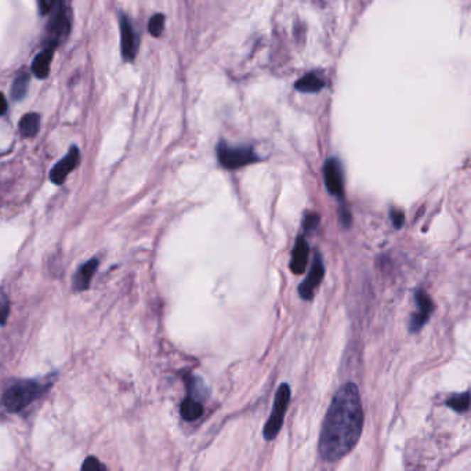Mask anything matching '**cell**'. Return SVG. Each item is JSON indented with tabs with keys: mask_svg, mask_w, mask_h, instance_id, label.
Wrapping results in <instances>:
<instances>
[{
	"mask_svg": "<svg viewBox=\"0 0 471 471\" xmlns=\"http://www.w3.org/2000/svg\"><path fill=\"white\" fill-rule=\"evenodd\" d=\"M447 405L456 412H466L470 405V396H469V393L453 396L448 399Z\"/></svg>",
	"mask_w": 471,
	"mask_h": 471,
	"instance_id": "18",
	"label": "cell"
},
{
	"mask_svg": "<svg viewBox=\"0 0 471 471\" xmlns=\"http://www.w3.org/2000/svg\"><path fill=\"white\" fill-rule=\"evenodd\" d=\"M415 298H416V303H418V305H419V313H418V314H413V317H412V320H411L409 330H411L412 333L419 332L423 326L426 325V323L430 320V315H431L433 311H434L433 300L430 298V296H428L423 289L416 291Z\"/></svg>",
	"mask_w": 471,
	"mask_h": 471,
	"instance_id": "10",
	"label": "cell"
},
{
	"mask_svg": "<svg viewBox=\"0 0 471 471\" xmlns=\"http://www.w3.org/2000/svg\"><path fill=\"white\" fill-rule=\"evenodd\" d=\"M121 26V51L124 61H133L137 55L139 49V36L134 32V28L126 16L119 18Z\"/></svg>",
	"mask_w": 471,
	"mask_h": 471,
	"instance_id": "8",
	"label": "cell"
},
{
	"mask_svg": "<svg viewBox=\"0 0 471 471\" xmlns=\"http://www.w3.org/2000/svg\"><path fill=\"white\" fill-rule=\"evenodd\" d=\"M308 253H310V248L307 244V239L300 235L296 241V245L292 251V259H291V270L292 273L300 274L305 271V267L308 264Z\"/></svg>",
	"mask_w": 471,
	"mask_h": 471,
	"instance_id": "11",
	"label": "cell"
},
{
	"mask_svg": "<svg viewBox=\"0 0 471 471\" xmlns=\"http://www.w3.org/2000/svg\"><path fill=\"white\" fill-rule=\"evenodd\" d=\"M325 86V82L317 74H307L298 79L296 89L303 93H318Z\"/></svg>",
	"mask_w": 471,
	"mask_h": 471,
	"instance_id": "15",
	"label": "cell"
},
{
	"mask_svg": "<svg viewBox=\"0 0 471 471\" xmlns=\"http://www.w3.org/2000/svg\"><path fill=\"white\" fill-rule=\"evenodd\" d=\"M97 267H99V260L92 259L77 270V273L75 274L74 276L75 291L82 292V291H86L90 286V282H92L94 274L97 271Z\"/></svg>",
	"mask_w": 471,
	"mask_h": 471,
	"instance_id": "12",
	"label": "cell"
},
{
	"mask_svg": "<svg viewBox=\"0 0 471 471\" xmlns=\"http://www.w3.org/2000/svg\"><path fill=\"white\" fill-rule=\"evenodd\" d=\"M57 4V0H39V9L43 16L50 14Z\"/></svg>",
	"mask_w": 471,
	"mask_h": 471,
	"instance_id": "23",
	"label": "cell"
},
{
	"mask_svg": "<svg viewBox=\"0 0 471 471\" xmlns=\"http://www.w3.org/2000/svg\"><path fill=\"white\" fill-rule=\"evenodd\" d=\"M217 156L222 166L229 170L256 163L260 159L250 147H229L224 143L217 147Z\"/></svg>",
	"mask_w": 471,
	"mask_h": 471,
	"instance_id": "4",
	"label": "cell"
},
{
	"mask_svg": "<svg viewBox=\"0 0 471 471\" xmlns=\"http://www.w3.org/2000/svg\"><path fill=\"white\" fill-rule=\"evenodd\" d=\"M7 111V101L4 99V96L0 93V117Z\"/></svg>",
	"mask_w": 471,
	"mask_h": 471,
	"instance_id": "25",
	"label": "cell"
},
{
	"mask_svg": "<svg viewBox=\"0 0 471 471\" xmlns=\"http://www.w3.org/2000/svg\"><path fill=\"white\" fill-rule=\"evenodd\" d=\"M51 383L40 380H20L7 387L1 397V405L11 413H17L31 402L40 397Z\"/></svg>",
	"mask_w": 471,
	"mask_h": 471,
	"instance_id": "2",
	"label": "cell"
},
{
	"mask_svg": "<svg viewBox=\"0 0 471 471\" xmlns=\"http://www.w3.org/2000/svg\"><path fill=\"white\" fill-rule=\"evenodd\" d=\"M325 276V266H323V256L320 251L315 253L311 270L303 283L298 286V295L303 300H311L314 298L315 291L320 288Z\"/></svg>",
	"mask_w": 471,
	"mask_h": 471,
	"instance_id": "5",
	"label": "cell"
},
{
	"mask_svg": "<svg viewBox=\"0 0 471 471\" xmlns=\"http://www.w3.org/2000/svg\"><path fill=\"white\" fill-rule=\"evenodd\" d=\"M180 413L181 418L187 422H194L199 419L203 413V406L199 402L198 399L193 396L185 398L180 406Z\"/></svg>",
	"mask_w": 471,
	"mask_h": 471,
	"instance_id": "14",
	"label": "cell"
},
{
	"mask_svg": "<svg viewBox=\"0 0 471 471\" xmlns=\"http://www.w3.org/2000/svg\"><path fill=\"white\" fill-rule=\"evenodd\" d=\"M364 427V409L359 390L346 383L332 399L323 421L320 455L323 462L336 463L357 447Z\"/></svg>",
	"mask_w": 471,
	"mask_h": 471,
	"instance_id": "1",
	"label": "cell"
},
{
	"mask_svg": "<svg viewBox=\"0 0 471 471\" xmlns=\"http://www.w3.org/2000/svg\"><path fill=\"white\" fill-rule=\"evenodd\" d=\"M48 32L50 35L48 45H54V46H58L60 42L64 40L70 33V20L63 0L57 1V10L54 11L53 18L50 20Z\"/></svg>",
	"mask_w": 471,
	"mask_h": 471,
	"instance_id": "7",
	"label": "cell"
},
{
	"mask_svg": "<svg viewBox=\"0 0 471 471\" xmlns=\"http://www.w3.org/2000/svg\"><path fill=\"white\" fill-rule=\"evenodd\" d=\"M165 29V16L163 14H155L149 20L148 31L149 33L155 38H159Z\"/></svg>",
	"mask_w": 471,
	"mask_h": 471,
	"instance_id": "19",
	"label": "cell"
},
{
	"mask_svg": "<svg viewBox=\"0 0 471 471\" xmlns=\"http://www.w3.org/2000/svg\"><path fill=\"white\" fill-rule=\"evenodd\" d=\"M57 49V46L54 45H48L45 49L42 50L33 60L32 63V72L38 79H45L48 77L50 72V65H51V60L54 55V51Z\"/></svg>",
	"mask_w": 471,
	"mask_h": 471,
	"instance_id": "13",
	"label": "cell"
},
{
	"mask_svg": "<svg viewBox=\"0 0 471 471\" xmlns=\"http://www.w3.org/2000/svg\"><path fill=\"white\" fill-rule=\"evenodd\" d=\"M29 86V76L26 74L20 75L13 86H11V97L14 101H21L26 96V90Z\"/></svg>",
	"mask_w": 471,
	"mask_h": 471,
	"instance_id": "17",
	"label": "cell"
},
{
	"mask_svg": "<svg viewBox=\"0 0 471 471\" xmlns=\"http://www.w3.org/2000/svg\"><path fill=\"white\" fill-rule=\"evenodd\" d=\"M390 217H391V222L394 224V227H397V228H401L402 224L405 222V215L401 210H397V209H391Z\"/></svg>",
	"mask_w": 471,
	"mask_h": 471,
	"instance_id": "24",
	"label": "cell"
},
{
	"mask_svg": "<svg viewBox=\"0 0 471 471\" xmlns=\"http://www.w3.org/2000/svg\"><path fill=\"white\" fill-rule=\"evenodd\" d=\"M289 402H291V387L283 383V384H281V387L278 389V391L275 394L273 411L264 427V438L267 441H273L274 438L278 435V433L281 431Z\"/></svg>",
	"mask_w": 471,
	"mask_h": 471,
	"instance_id": "3",
	"label": "cell"
},
{
	"mask_svg": "<svg viewBox=\"0 0 471 471\" xmlns=\"http://www.w3.org/2000/svg\"><path fill=\"white\" fill-rule=\"evenodd\" d=\"M39 127H40V117L36 112L26 114L20 121V131L26 139L36 136L39 131Z\"/></svg>",
	"mask_w": 471,
	"mask_h": 471,
	"instance_id": "16",
	"label": "cell"
},
{
	"mask_svg": "<svg viewBox=\"0 0 471 471\" xmlns=\"http://www.w3.org/2000/svg\"><path fill=\"white\" fill-rule=\"evenodd\" d=\"M323 180L327 191L337 198L345 195V175L340 162L336 158H330L323 166Z\"/></svg>",
	"mask_w": 471,
	"mask_h": 471,
	"instance_id": "6",
	"label": "cell"
},
{
	"mask_svg": "<svg viewBox=\"0 0 471 471\" xmlns=\"http://www.w3.org/2000/svg\"><path fill=\"white\" fill-rule=\"evenodd\" d=\"M320 223V216L317 213H307L304 216V222H303V225H304V229L305 231H313L314 228H317V225Z\"/></svg>",
	"mask_w": 471,
	"mask_h": 471,
	"instance_id": "20",
	"label": "cell"
},
{
	"mask_svg": "<svg viewBox=\"0 0 471 471\" xmlns=\"http://www.w3.org/2000/svg\"><path fill=\"white\" fill-rule=\"evenodd\" d=\"M9 313H10L9 300H7V298L3 293H0V325L6 323L7 317H9Z\"/></svg>",
	"mask_w": 471,
	"mask_h": 471,
	"instance_id": "21",
	"label": "cell"
},
{
	"mask_svg": "<svg viewBox=\"0 0 471 471\" xmlns=\"http://www.w3.org/2000/svg\"><path fill=\"white\" fill-rule=\"evenodd\" d=\"M80 159V152L76 147L70 149V152L51 169L50 172V180L55 185H63L68 174L71 173L79 163Z\"/></svg>",
	"mask_w": 471,
	"mask_h": 471,
	"instance_id": "9",
	"label": "cell"
},
{
	"mask_svg": "<svg viewBox=\"0 0 471 471\" xmlns=\"http://www.w3.org/2000/svg\"><path fill=\"white\" fill-rule=\"evenodd\" d=\"M82 470H105V466L99 463L96 458H87L82 466Z\"/></svg>",
	"mask_w": 471,
	"mask_h": 471,
	"instance_id": "22",
	"label": "cell"
}]
</instances>
